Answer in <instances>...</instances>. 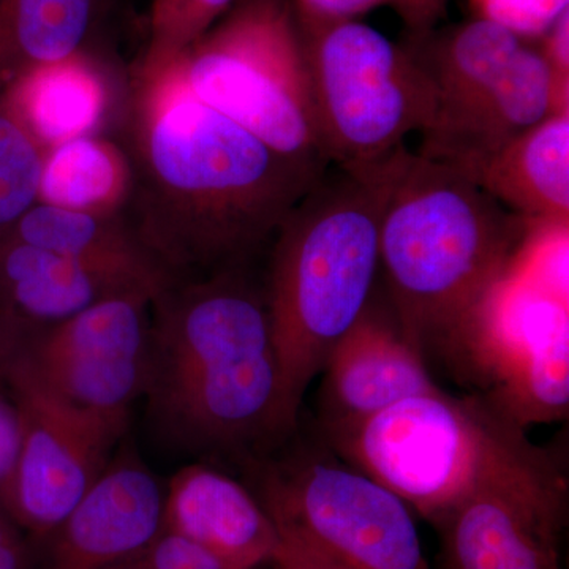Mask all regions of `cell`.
<instances>
[{"mask_svg": "<svg viewBox=\"0 0 569 569\" xmlns=\"http://www.w3.org/2000/svg\"><path fill=\"white\" fill-rule=\"evenodd\" d=\"M140 126L156 198L141 242L163 269L233 271L328 171L280 156L201 102L167 59L146 61Z\"/></svg>", "mask_w": 569, "mask_h": 569, "instance_id": "cell-1", "label": "cell"}, {"mask_svg": "<svg viewBox=\"0 0 569 569\" xmlns=\"http://www.w3.org/2000/svg\"><path fill=\"white\" fill-rule=\"evenodd\" d=\"M167 290V288H164ZM157 296L144 395L157 425L197 451L290 432L266 296L224 271Z\"/></svg>", "mask_w": 569, "mask_h": 569, "instance_id": "cell-2", "label": "cell"}, {"mask_svg": "<svg viewBox=\"0 0 569 569\" xmlns=\"http://www.w3.org/2000/svg\"><path fill=\"white\" fill-rule=\"evenodd\" d=\"M538 223L473 179L403 146L380 224V268L413 346H463Z\"/></svg>", "mask_w": 569, "mask_h": 569, "instance_id": "cell-3", "label": "cell"}, {"mask_svg": "<svg viewBox=\"0 0 569 569\" xmlns=\"http://www.w3.org/2000/svg\"><path fill=\"white\" fill-rule=\"evenodd\" d=\"M400 149L366 167H329L277 231L264 296L291 429L310 381L369 306Z\"/></svg>", "mask_w": 569, "mask_h": 569, "instance_id": "cell-4", "label": "cell"}, {"mask_svg": "<svg viewBox=\"0 0 569 569\" xmlns=\"http://www.w3.org/2000/svg\"><path fill=\"white\" fill-rule=\"evenodd\" d=\"M162 59L197 99L272 151L328 170L290 0H241L201 39Z\"/></svg>", "mask_w": 569, "mask_h": 569, "instance_id": "cell-5", "label": "cell"}, {"mask_svg": "<svg viewBox=\"0 0 569 569\" xmlns=\"http://www.w3.org/2000/svg\"><path fill=\"white\" fill-rule=\"evenodd\" d=\"M325 432L348 466L433 522L522 430L508 415L441 389L359 421L325 425Z\"/></svg>", "mask_w": 569, "mask_h": 569, "instance_id": "cell-6", "label": "cell"}, {"mask_svg": "<svg viewBox=\"0 0 569 569\" xmlns=\"http://www.w3.org/2000/svg\"><path fill=\"white\" fill-rule=\"evenodd\" d=\"M318 141L329 167L381 162L436 110L418 59L359 20L299 29Z\"/></svg>", "mask_w": 569, "mask_h": 569, "instance_id": "cell-7", "label": "cell"}, {"mask_svg": "<svg viewBox=\"0 0 569 569\" xmlns=\"http://www.w3.org/2000/svg\"><path fill=\"white\" fill-rule=\"evenodd\" d=\"M261 503L277 530L355 569H430L410 508L331 456L301 452L271 463Z\"/></svg>", "mask_w": 569, "mask_h": 569, "instance_id": "cell-8", "label": "cell"}, {"mask_svg": "<svg viewBox=\"0 0 569 569\" xmlns=\"http://www.w3.org/2000/svg\"><path fill=\"white\" fill-rule=\"evenodd\" d=\"M567 479L519 433L433 526L441 569H561Z\"/></svg>", "mask_w": 569, "mask_h": 569, "instance_id": "cell-9", "label": "cell"}, {"mask_svg": "<svg viewBox=\"0 0 569 569\" xmlns=\"http://www.w3.org/2000/svg\"><path fill=\"white\" fill-rule=\"evenodd\" d=\"M9 380L20 415L21 443L0 500L11 518L43 539L102 477L129 418L71 406L17 358L10 361Z\"/></svg>", "mask_w": 569, "mask_h": 569, "instance_id": "cell-10", "label": "cell"}, {"mask_svg": "<svg viewBox=\"0 0 569 569\" xmlns=\"http://www.w3.org/2000/svg\"><path fill=\"white\" fill-rule=\"evenodd\" d=\"M157 296L134 291L102 299L50 326L20 355L37 380L71 406L129 418L148 378L151 321Z\"/></svg>", "mask_w": 569, "mask_h": 569, "instance_id": "cell-11", "label": "cell"}, {"mask_svg": "<svg viewBox=\"0 0 569 569\" xmlns=\"http://www.w3.org/2000/svg\"><path fill=\"white\" fill-rule=\"evenodd\" d=\"M569 111L538 40L507 73L456 110L438 114L419 134V156L470 176L519 134L553 112Z\"/></svg>", "mask_w": 569, "mask_h": 569, "instance_id": "cell-12", "label": "cell"}, {"mask_svg": "<svg viewBox=\"0 0 569 569\" xmlns=\"http://www.w3.org/2000/svg\"><path fill=\"white\" fill-rule=\"evenodd\" d=\"M163 490L148 468L108 466L51 531L37 569H114L162 531Z\"/></svg>", "mask_w": 569, "mask_h": 569, "instance_id": "cell-13", "label": "cell"}, {"mask_svg": "<svg viewBox=\"0 0 569 569\" xmlns=\"http://www.w3.org/2000/svg\"><path fill=\"white\" fill-rule=\"evenodd\" d=\"M167 287L157 266L96 263L9 234L0 241V309L11 323L50 328L111 296L160 295Z\"/></svg>", "mask_w": 569, "mask_h": 569, "instance_id": "cell-14", "label": "cell"}, {"mask_svg": "<svg viewBox=\"0 0 569 569\" xmlns=\"http://www.w3.org/2000/svg\"><path fill=\"white\" fill-rule=\"evenodd\" d=\"M162 530L192 542L224 569L271 563L279 531L263 503L206 466L182 468L163 492Z\"/></svg>", "mask_w": 569, "mask_h": 569, "instance_id": "cell-15", "label": "cell"}, {"mask_svg": "<svg viewBox=\"0 0 569 569\" xmlns=\"http://www.w3.org/2000/svg\"><path fill=\"white\" fill-rule=\"evenodd\" d=\"M325 369V425L359 421L407 397L441 391L422 351L370 302L332 348Z\"/></svg>", "mask_w": 569, "mask_h": 569, "instance_id": "cell-16", "label": "cell"}, {"mask_svg": "<svg viewBox=\"0 0 569 569\" xmlns=\"http://www.w3.org/2000/svg\"><path fill=\"white\" fill-rule=\"evenodd\" d=\"M468 178L530 222L568 227L569 111L519 134Z\"/></svg>", "mask_w": 569, "mask_h": 569, "instance_id": "cell-17", "label": "cell"}, {"mask_svg": "<svg viewBox=\"0 0 569 569\" xmlns=\"http://www.w3.org/2000/svg\"><path fill=\"white\" fill-rule=\"evenodd\" d=\"M2 97L47 152L89 134L104 110L102 81L81 52L24 71Z\"/></svg>", "mask_w": 569, "mask_h": 569, "instance_id": "cell-18", "label": "cell"}, {"mask_svg": "<svg viewBox=\"0 0 569 569\" xmlns=\"http://www.w3.org/2000/svg\"><path fill=\"white\" fill-rule=\"evenodd\" d=\"M99 0H0V88L80 54Z\"/></svg>", "mask_w": 569, "mask_h": 569, "instance_id": "cell-19", "label": "cell"}, {"mask_svg": "<svg viewBox=\"0 0 569 569\" xmlns=\"http://www.w3.org/2000/svg\"><path fill=\"white\" fill-rule=\"evenodd\" d=\"M127 187L129 170L119 152L86 134L48 151L39 203L107 216Z\"/></svg>", "mask_w": 569, "mask_h": 569, "instance_id": "cell-20", "label": "cell"}, {"mask_svg": "<svg viewBox=\"0 0 569 569\" xmlns=\"http://www.w3.org/2000/svg\"><path fill=\"white\" fill-rule=\"evenodd\" d=\"M11 238L81 260L119 266L162 268L141 241H134L111 216L33 204L10 228ZM163 269V268H162Z\"/></svg>", "mask_w": 569, "mask_h": 569, "instance_id": "cell-21", "label": "cell"}, {"mask_svg": "<svg viewBox=\"0 0 569 569\" xmlns=\"http://www.w3.org/2000/svg\"><path fill=\"white\" fill-rule=\"evenodd\" d=\"M47 153L0 97V228L39 203Z\"/></svg>", "mask_w": 569, "mask_h": 569, "instance_id": "cell-22", "label": "cell"}, {"mask_svg": "<svg viewBox=\"0 0 569 569\" xmlns=\"http://www.w3.org/2000/svg\"><path fill=\"white\" fill-rule=\"evenodd\" d=\"M299 29L356 21L369 11L392 9L415 33L432 31L447 13L448 0H290Z\"/></svg>", "mask_w": 569, "mask_h": 569, "instance_id": "cell-23", "label": "cell"}, {"mask_svg": "<svg viewBox=\"0 0 569 569\" xmlns=\"http://www.w3.org/2000/svg\"><path fill=\"white\" fill-rule=\"evenodd\" d=\"M241 0H153L148 59L178 54L204 36Z\"/></svg>", "mask_w": 569, "mask_h": 569, "instance_id": "cell-24", "label": "cell"}, {"mask_svg": "<svg viewBox=\"0 0 569 569\" xmlns=\"http://www.w3.org/2000/svg\"><path fill=\"white\" fill-rule=\"evenodd\" d=\"M478 18H485L518 32L530 40H539L552 22L569 9V0H471Z\"/></svg>", "mask_w": 569, "mask_h": 569, "instance_id": "cell-25", "label": "cell"}, {"mask_svg": "<svg viewBox=\"0 0 569 569\" xmlns=\"http://www.w3.org/2000/svg\"><path fill=\"white\" fill-rule=\"evenodd\" d=\"M114 569H224L186 539L160 531L156 538Z\"/></svg>", "mask_w": 569, "mask_h": 569, "instance_id": "cell-26", "label": "cell"}, {"mask_svg": "<svg viewBox=\"0 0 569 569\" xmlns=\"http://www.w3.org/2000/svg\"><path fill=\"white\" fill-rule=\"evenodd\" d=\"M271 565L274 569H355L325 550L283 531H279V545Z\"/></svg>", "mask_w": 569, "mask_h": 569, "instance_id": "cell-27", "label": "cell"}, {"mask_svg": "<svg viewBox=\"0 0 569 569\" xmlns=\"http://www.w3.org/2000/svg\"><path fill=\"white\" fill-rule=\"evenodd\" d=\"M538 43L560 92L569 97V9L552 22Z\"/></svg>", "mask_w": 569, "mask_h": 569, "instance_id": "cell-28", "label": "cell"}, {"mask_svg": "<svg viewBox=\"0 0 569 569\" xmlns=\"http://www.w3.org/2000/svg\"><path fill=\"white\" fill-rule=\"evenodd\" d=\"M21 443V422L18 408L0 396V497L9 486Z\"/></svg>", "mask_w": 569, "mask_h": 569, "instance_id": "cell-29", "label": "cell"}, {"mask_svg": "<svg viewBox=\"0 0 569 569\" xmlns=\"http://www.w3.org/2000/svg\"><path fill=\"white\" fill-rule=\"evenodd\" d=\"M0 569H29L24 546L10 523L0 518Z\"/></svg>", "mask_w": 569, "mask_h": 569, "instance_id": "cell-30", "label": "cell"}]
</instances>
